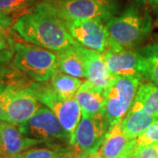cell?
<instances>
[{
    "mask_svg": "<svg viewBox=\"0 0 158 158\" xmlns=\"http://www.w3.org/2000/svg\"><path fill=\"white\" fill-rule=\"evenodd\" d=\"M12 30L26 41L50 51L60 52L77 43L64 23L40 11L19 15L12 24Z\"/></svg>",
    "mask_w": 158,
    "mask_h": 158,
    "instance_id": "obj_1",
    "label": "cell"
},
{
    "mask_svg": "<svg viewBox=\"0 0 158 158\" xmlns=\"http://www.w3.org/2000/svg\"><path fill=\"white\" fill-rule=\"evenodd\" d=\"M31 11L60 19H97L106 22L119 13L118 0H40Z\"/></svg>",
    "mask_w": 158,
    "mask_h": 158,
    "instance_id": "obj_2",
    "label": "cell"
},
{
    "mask_svg": "<svg viewBox=\"0 0 158 158\" xmlns=\"http://www.w3.org/2000/svg\"><path fill=\"white\" fill-rule=\"evenodd\" d=\"M152 18L146 9L130 6L106 22L111 48H134L152 30Z\"/></svg>",
    "mask_w": 158,
    "mask_h": 158,
    "instance_id": "obj_3",
    "label": "cell"
},
{
    "mask_svg": "<svg viewBox=\"0 0 158 158\" xmlns=\"http://www.w3.org/2000/svg\"><path fill=\"white\" fill-rule=\"evenodd\" d=\"M25 90L55 113L62 128L70 137V144L74 145L75 132L82 118L81 108L76 98H64L58 95L48 82L34 81Z\"/></svg>",
    "mask_w": 158,
    "mask_h": 158,
    "instance_id": "obj_4",
    "label": "cell"
},
{
    "mask_svg": "<svg viewBox=\"0 0 158 158\" xmlns=\"http://www.w3.org/2000/svg\"><path fill=\"white\" fill-rule=\"evenodd\" d=\"M14 67L35 82H48L57 70V56L38 46L14 41Z\"/></svg>",
    "mask_w": 158,
    "mask_h": 158,
    "instance_id": "obj_5",
    "label": "cell"
},
{
    "mask_svg": "<svg viewBox=\"0 0 158 158\" xmlns=\"http://www.w3.org/2000/svg\"><path fill=\"white\" fill-rule=\"evenodd\" d=\"M141 78L113 77L106 89L104 114L109 127L119 123L132 106Z\"/></svg>",
    "mask_w": 158,
    "mask_h": 158,
    "instance_id": "obj_6",
    "label": "cell"
},
{
    "mask_svg": "<svg viewBox=\"0 0 158 158\" xmlns=\"http://www.w3.org/2000/svg\"><path fill=\"white\" fill-rule=\"evenodd\" d=\"M24 135L42 141L48 146L59 143L70 144V137L62 128L55 113L42 106L27 121L19 126Z\"/></svg>",
    "mask_w": 158,
    "mask_h": 158,
    "instance_id": "obj_7",
    "label": "cell"
},
{
    "mask_svg": "<svg viewBox=\"0 0 158 158\" xmlns=\"http://www.w3.org/2000/svg\"><path fill=\"white\" fill-rule=\"evenodd\" d=\"M63 23L81 46L101 54L110 49L111 42L105 22L97 19H72Z\"/></svg>",
    "mask_w": 158,
    "mask_h": 158,
    "instance_id": "obj_8",
    "label": "cell"
},
{
    "mask_svg": "<svg viewBox=\"0 0 158 158\" xmlns=\"http://www.w3.org/2000/svg\"><path fill=\"white\" fill-rule=\"evenodd\" d=\"M4 121L20 126L27 121L43 105L25 90L7 88L0 94Z\"/></svg>",
    "mask_w": 158,
    "mask_h": 158,
    "instance_id": "obj_9",
    "label": "cell"
},
{
    "mask_svg": "<svg viewBox=\"0 0 158 158\" xmlns=\"http://www.w3.org/2000/svg\"><path fill=\"white\" fill-rule=\"evenodd\" d=\"M109 129L104 113L82 115L75 132L74 146L79 153L97 154Z\"/></svg>",
    "mask_w": 158,
    "mask_h": 158,
    "instance_id": "obj_10",
    "label": "cell"
},
{
    "mask_svg": "<svg viewBox=\"0 0 158 158\" xmlns=\"http://www.w3.org/2000/svg\"><path fill=\"white\" fill-rule=\"evenodd\" d=\"M103 56L113 77H135L142 79V60L138 50L111 48L105 52Z\"/></svg>",
    "mask_w": 158,
    "mask_h": 158,
    "instance_id": "obj_11",
    "label": "cell"
},
{
    "mask_svg": "<svg viewBox=\"0 0 158 158\" xmlns=\"http://www.w3.org/2000/svg\"><path fill=\"white\" fill-rule=\"evenodd\" d=\"M79 48L85 59L87 80L99 88L106 89L113 77L106 65L103 54L89 49L80 44Z\"/></svg>",
    "mask_w": 158,
    "mask_h": 158,
    "instance_id": "obj_12",
    "label": "cell"
},
{
    "mask_svg": "<svg viewBox=\"0 0 158 158\" xmlns=\"http://www.w3.org/2000/svg\"><path fill=\"white\" fill-rule=\"evenodd\" d=\"M75 98L81 108L82 115L90 116L104 113L106 89L99 88L86 80L80 86Z\"/></svg>",
    "mask_w": 158,
    "mask_h": 158,
    "instance_id": "obj_13",
    "label": "cell"
},
{
    "mask_svg": "<svg viewBox=\"0 0 158 158\" xmlns=\"http://www.w3.org/2000/svg\"><path fill=\"white\" fill-rule=\"evenodd\" d=\"M131 140L125 135L120 122L109 127L97 155L100 158H118L123 156Z\"/></svg>",
    "mask_w": 158,
    "mask_h": 158,
    "instance_id": "obj_14",
    "label": "cell"
},
{
    "mask_svg": "<svg viewBox=\"0 0 158 158\" xmlns=\"http://www.w3.org/2000/svg\"><path fill=\"white\" fill-rule=\"evenodd\" d=\"M57 70L78 78L86 77L85 62L79 48V44L58 52Z\"/></svg>",
    "mask_w": 158,
    "mask_h": 158,
    "instance_id": "obj_15",
    "label": "cell"
},
{
    "mask_svg": "<svg viewBox=\"0 0 158 158\" xmlns=\"http://www.w3.org/2000/svg\"><path fill=\"white\" fill-rule=\"evenodd\" d=\"M156 119V117L148 114L142 109L131 107L120 121V127L125 135L129 140H134L143 134Z\"/></svg>",
    "mask_w": 158,
    "mask_h": 158,
    "instance_id": "obj_16",
    "label": "cell"
},
{
    "mask_svg": "<svg viewBox=\"0 0 158 158\" xmlns=\"http://www.w3.org/2000/svg\"><path fill=\"white\" fill-rule=\"evenodd\" d=\"M131 107L142 109L158 118V85L150 82L141 84Z\"/></svg>",
    "mask_w": 158,
    "mask_h": 158,
    "instance_id": "obj_17",
    "label": "cell"
},
{
    "mask_svg": "<svg viewBox=\"0 0 158 158\" xmlns=\"http://www.w3.org/2000/svg\"><path fill=\"white\" fill-rule=\"evenodd\" d=\"M142 60V78L158 85V42L138 49Z\"/></svg>",
    "mask_w": 158,
    "mask_h": 158,
    "instance_id": "obj_18",
    "label": "cell"
},
{
    "mask_svg": "<svg viewBox=\"0 0 158 158\" xmlns=\"http://www.w3.org/2000/svg\"><path fill=\"white\" fill-rule=\"evenodd\" d=\"M80 153L74 145H51L45 148H32L22 153L23 158H76Z\"/></svg>",
    "mask_w": 158,
    "mask_h": 158,
    "instance_id": "obj_19",
    "label": "cell"
},
{
    "mask_svg": "<svg viewBox=\"0 0 158 158\" xmlns=\"http://www.w3.org/2000/svg\"><path fill=\"white\" fill-rule=\"evenodd\" d=\"M83 84L81 78L56 70L50 79V85L58 95L64 98H74Z\"/></svg>",
    "mask_w": 158,
    "mask_h": 158,
    "instance_id": "obj_20",
    "label": "cell"
},
{
    "mask_svg": "<svg viewBox=\"0 0 158 158\" xmlns=\"http://www.w3.org/2000/svg\"><path fill=\"white\" fill-rule=\"evenodd\" d=\"M40 0H0V11L8 14H20L33 9Z\"/></svg>",
    "mask_w": 158,
    "mask_h": 158,
    "instance_id": "obj_21",
    "label": "cell"
},
{
    "mask_svg": "<svg viewBox=\"0 0 158 158\" xmlns=\"http://www.w3.org/2000/svg\"><path fill=\"white\" fill-rule=\"evenodd\" d=\"M136 141L140 147L158 144V119L153 122L143 134L136 138Z\"/></svg>",
    "mask_w": 158,
    "mask_h": 158,
    "instance_id": "obj_22",
    "label": "cell"
},
{
    "mask_svg": "<svg viewBox=\"0 0 158 158\" xmlns=\"http://www.w3.org/2000/svg\"><path fill=\"white\" fill-rule=\"evenodd\" d=\"M135 158H158V144L139 147Z\"/></svg>",
    "mask_w": 158,
    "mask_h": 158,
    "instance_id": "obj_23",
    "label": "cell"
},
{
    "mask_svg": "<svg viewBox=\"0 0 158 158\" xmlns=\"http://www.w3.org/2000/svg\"><path fill=\"white\" fill-rule=\"evenodd\" d=\"M6 32V31H0V52L11 49L14 42L13 39Z\"/></svg>",
    "mask_w": 158,
    "mask_h": 158,
    "instance_id": "obj_24",
    "label": "cell"
},
{
    "mask_svg": "<svg viewBox=\"0 0 158 158\" xmlns=\"http://www.w3.org/2000/svg\"><path fill=\"white\" fill-rule=\"evenodd\" d=\"M14 22L13 15L0 11V31H6Z\"/></svg>",
    "mask_w": 158,
    "mask_h": 158,
    "instance_id": "obj_25",
    "label": "cell"
},
{
    "mask_svg": "<svg viewBox=\"0 0 158 158\" xmlns=\"http://www.w3.org/2000/svg\"><path fill=\"white\" fill-rule=\"evenodd\" d=\"M97 154H89V153H80L76 158H96Z\"/></svg>",
    "mask_w": 158,
    "mask_h": 158,
    "instance_id": "obj_26",
    "label": "cell"
},
{
    "mask_svg": "<svg viewBox=\"0 0 158 158\" xmlns=\"http://www.w3.org/2000/svg\"><path fill=\"white\" fill-rule=\"evenodd\" d=\"M148 3H149V6L154 9L158 7V0H148Z\"/></svg>",
    "mask_w": 158,
    "mask_h": 158,
    "instance_id": "obj_27",
    "label": "cell"
},
{
    "mask_svg": "<svg viewBox=\"0 0 158 158\" xmlns=\"http://www.w3.org/2000/svg\"><path fill=\"white\" fill-rule=\"evenodd\" d=\"M4 113H3V106H2V101H1V98H0V122L1 121H4Z\"/></svg>",
    "mask_w": 158,
    "mask_h": 158,
    "instance_id": "obj_28",
    "label": "cell"
},
{
    "mask_svg": "<svg viewBox=\"0 0 158 158\" xmlns=\"http://www.w3.org/2000/svg\"><path fill=\"white\" fill-rule=\"evenodd\" d=\"M3 158H23V156L22 154H19V155H16V156H6Z\"/></svg>",
    "mask_w": 158,
    "mask_h": 158,
    "instance_id": "obj_29",
    "label": "cell"
},
{
    "mask_svg": "<svg viewBox=\"0 0 158 158\" xmlns=\"http://www.w3.org/2000/svg\"><path fill=\"white\" fill-rule=\"evenodd\" d=\"M136 3H138V4H141V5H145L146 3H147L148 0H135Z\"/></svg>",
    "mask_w": 158,
    "mask_h": 158,
    "instance_id": "obj_30",
    "label": "cell"
},
{
    "mask_svg": "<svg viewBox=\"0 0 158 158\" xmlns=\"http://www.w3.org/2000/svg\"><path fill=\"white\" fill-rule=\"evenodd\" d=\"M4 91H5V89H4V88H3V87H2V86L0 85V94H2V93H3Z\"/></svg>",
    "mask_w": 158,
    "mask_h": 158,
    "instance_id": "obj_31",
    "label": "cell"
},
{
    "mask_svg": "<svg viewBox=\"0 0 158 158\" xmlns=\"http://www.w3.org/2000/svg\"><path fill=\"white\" fill-rule=\"evenodd\" d=\"M156 15H157V20H158V7H156Z\"/></svg>",
    "mask_w": 158,
    "mask_h": 158,
    "instance_id": "obj_32",
    "label": "cell"
},
{
    "mask_svg": "<svg viewBox=\"0 0 158 158\" xmlns=\"http://www.w3.org/2000/svg\"><path fill=\"white\" fill-rule=\"evenodd\" d=\"M156 40L158 41V34H156Z\"/></svg>",
    "mask_w": 158,
    "mask_h": 158,
    "instance_id": "obj_33",
    "label": "cell"
},
{
    "mask_svg": "<svg viewBox=\"0 0 158 158\" xmlns=\"http://www.w3.org/2000/svg\"><path fill=\"white\" fill-rule=\"evenodd\" d=\"M156 27H158V20L156 21Z\"/></svg>",
    "mask_w": 158,
    "mask_h": 158,
    "instance_id": "obj_34",
    "label": "cell"
},
{
    "mask_svg": "<svg viewBox=\"0 0 158 158\" xmlns=\"http://www.w3.org/2000/svg\"><path fill=\"white\" fill-rule=\"evenodd\" d=\"M96 158H100V157H99V156H98V155H97V157Z\"/></svg>",
    "mask_w": 158,
    "mask_h": 158,
    "instance_id": "obj_35",
    "label": "cell"
},
{
    "mask_svg": "<svg viewBox=\"0 0 158 158\" xmlns=\"http://www.w3.org/2000/svg\"><path fill=\"white\" fill-rule=\"evenodd\" d=\"M118 158H126V157H123V156H121V157H118Z\"/></svg>",
    "mask_w": 158,
    "mask_h": 158,
    "instance_id": "obj_36",
    "label": "cell"
}]
</instances>
